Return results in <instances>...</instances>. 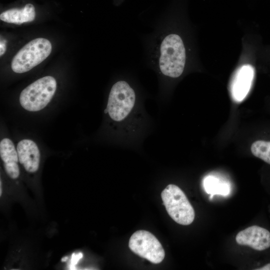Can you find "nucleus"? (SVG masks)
<instances>
[{
    "label": "nucleus",
    "instance_id": "nucleus-1",
    "mask_svg": "<svg viewBox=\"0 0 270 270\" xmlns=\"http://www.w3.org/2000/svg\"><path fill=\"white\" fill-rule=\"evenodd\" d=\"M173 16L172 6L158 20L152 32L143 38L146 62L163 80L179 78L189 62L188 44Z\"/></svg>",
    "mask_w": 270,
    "mask_h": 270
},
{
    "label": "nucleus",
    "instance_id": "nucleus-2",
    "mask_svg": "<svg viewBox=\"0 0 270 270\" xmlns=\"http://www.w3.org/2000/svg\"><path fill=\"white\" fill-rule=\"evenodd\" d=\"M138 94L134 86L122 78L112 86L105 113L117 122H123L131 115L136 106Z\"/></svg>",
    "mask_w": 270,
    "mask_h": 270
},
{
    "label": "nucleus",
    "instance_id": "nucleus-3",
    "mask_svg": "<svg viewBox=\"0 0 270 270\" xmlns=\"http://www.w3.org/2000/svg\"><path fill=\"white\" fill-rule=\"evenodd\" d=\"M56 89V82L52 76L40 78L24 88L20 96V102L25 110L39 111L50 102Z\"/></svg>",
    "mask_w": 270,
    "mask_h": 270
},
{
    "label": "nucleus",
    "instance_id": "nucleus-4",
    "mask_svg": "<svg viewBox=\"0 0 270 270\" xmlns=\"http://www.w3.org/2000/svg\"><path fill=\"white\" fill-rule=\"evenodd\" d=\"M50 42L45 38H35L22 48L14 57L12 70L18 74L27 72L40 64L50 54Z\"/></svg>",
    "mask_w": 270,
    "mask_h": 270
},
{
    "label": "nucleus",
    "instance_id": "nucleus-5",
    "mask_svg": "<svg viewBox=\"0 0 270 270\" xmlns=\"http://www.w3.org/2000/svg\"><path fill=\"white\" fill-rule=\"evenodd\" d=\"M161 197L170 218L182 225H189L194 220V210L184 192L170 184L162 192Z\"/></svg>",
    "mask_w": 270,
    "mask_h": 270
},
{
    "label": "nucleus",
    "instance_id": "nucleus-6",
    "mask_svg": "<svg viewBox=\"0 0 270 270\" xmlns=\"http://www.w3.org/2000/svg\"><path fill=\"white\" fill-rule=\"evenodd\" d=\"M130 250L134 254L153 264L161 262L165 256L164 250L158 240L150 232L139 230L130 236Z\"/></svg>",
    "mask_w": 270,
    "mask_h": 270
},
{
    "label": "nucleus",
    "instance_id": "nucleus-7",
    "mask_svg": "<svg viewBox=\"0 0 270 270\" xmlns=\"http://www.w3.org/2000/svg\"><path fill=\"white\" fill-rule=\"evenodd\" d=\"M236 240L240 245L262 251L270 247V232L264 228L252 226L240 231L236 236Z\"/></svg>",
    "mask_w": 270,
    "mask_h": 270
},
{
    "label": "nucleus",
    "instance_id": "nucleus-8",
    "mask_svg": "<svg viewBox=\"0 0 270 270\" xmlns=\"http://www.w3.org/2000/svg\"><path fill=\"white\" fill-rule=\"evenodd\" d=\"M254 76V70L250 64H244L238 68L234 78L231 92L237 102L242 100L251 88Z\"/></svg>",
    "mask_w": 270,
    "mask_h": 270
},
{
    "label": "nucleus",
    "instance_id": "nucleus-9",
    "mask_svg": "<svg viewBox=\"0 0 270 270\" xmlns=\"http://www.w3.org/2000/svg\"><path fill=\"white\" fill-rule=\"evenodd\" d=\"M20 163L28 172H36L39 168L40 152L36 144L32 140L24 139L18 142L16 147Z\"/></svg>",
    "mask_w": 270,
    "mask_h": 270
},
{
    "label": "nucleus",
    "instance_id": "nucleus-10",
    "mask_svg": "<svg viewBox=\"0 0 270 270\" xmlns=\"http://www.w3.org/2000/svg\"><path fill=\"white\" fill-rule=\"evenodd\" d=\"M0 156L7 174L12 179L18 178L20 175L18 154L10 139L5 138L0 141Z\"/></svg>",
    "mask_w": 270,
    "mask_h": 270
},
{
    "label": "nucleus",
    "instance_id": "nucleus-11",
    "mask_svg": "<svg viewBox=\"0 0 270 270\" xmlns=\"http://www.w3.org/2000/svg\"><path fill=\"white\" fill-rule=\"evenodd\" d=\"M35 17V8L30 3L21 8H12L6 10L0 14L1 20L16 24L32 22Z\"/></svg>",
    "mask_w": 270,
    "mask_h": 270
},
{
    "label": "nucleus",
    "instance_id": "nucleus-12",
    "mask_svg": "<svg viewBox=\"0 0 270 270\" xmlns=\"http://www.w3.org/2000/svg\"><path fill=\"white\" fill-rule=\"evenodd\" d=\"M203 186L206 192L211 194L210 198L214 194L227 196L230 193V186L227 183L221 182L212 176H207L204 179Z\"/></svg>",
    "mask_w": 270,
    "mask_h": 270
},
{
    "label": "nucleus",
    "instance_id": "nucleus-13",
    "mask_svg": "<svg viewBox=\"0 0 270 270\" xmlns=\"http://www.w3.org/2000/svg\"><path fill=\"white\" fill-rule=\"evenodd\" d=\"M252 154L270 164V141L258 140L251 146Z\"/></svg>",
    "mask_w": 270,
    "mask_h": 270
},
{
    "label": "nucleus",
    "instance_id": "nucleus-14",
    "mask_svg": "<svg viewBox=\"0 0 270 270\" xmlns=\"http://www.w3.org/2000/svg\"><path fill=\"white\" fill-rule=\"evenodd\" d=\"M83 257V254L82 252H79L77 254L73 253L72 255V258L70 260V263L69 265L68 268L70 270H76V266L78 262Z\"/></svg>",
    "mask_w": 270,
    "mask_h": 270
},
{
    "label": "nucleus",
    "instance_id": "nucleus-15",
    "mask_svg": "<svg viewBox=\"0 0 270 270\" xmlns=\"http://www.w3.org/2000/svg\"><path fill=\"white\" fill-rule=\"evenodd\" d=\"M6 40L4 39H0V56H2L6 50Z\"/></svg>",
    "mask_w": 270,
    "mask_h": 270
},
{
    "label": "nucleus",
    "instance_id": "nucleus-16",
    "mask_svg": "<svg viewBox=\"0 0 270 270\" xmlns=\"http://www.w3.org/2000/svg\"><path fill=\"white\" fill-rule=\"evenodd\" d=\"M256 270H270V263L266 264L264 266L256 269Z\"/></svg>",
    "mask_w": 270,
    "mask_h": 270
},
{
    "label": "nucleus",
    "instance_id": "nucleus-17",
    "mask_svg": "<svg viewBox=\"0 0 270 270\" xmlns=\"http://www.w3.org/2000/svg\"><path fill=\"white\" fill-rule=\"evenodd\" d=\"M68 256H64L61 259V261L62 262H65L68 260Z\"/></svg>",
    "mask_w": 270,
    "mask_h": 270
},
{
    "label": "nucleus",
    "instance_id": "nucleus-18",
    "mask_svg": "<svg viewBox=\"0 0 270 270\" xmlns=\"http://www.w3.org/2000/svg\"><path fill=\"white\" fill-rule=\"evenodd\" d=\"M2 180H0V196H2Z\"/></svg>",
    "mask_w": 270,
    "mask_h": 270
}]
</instances>
